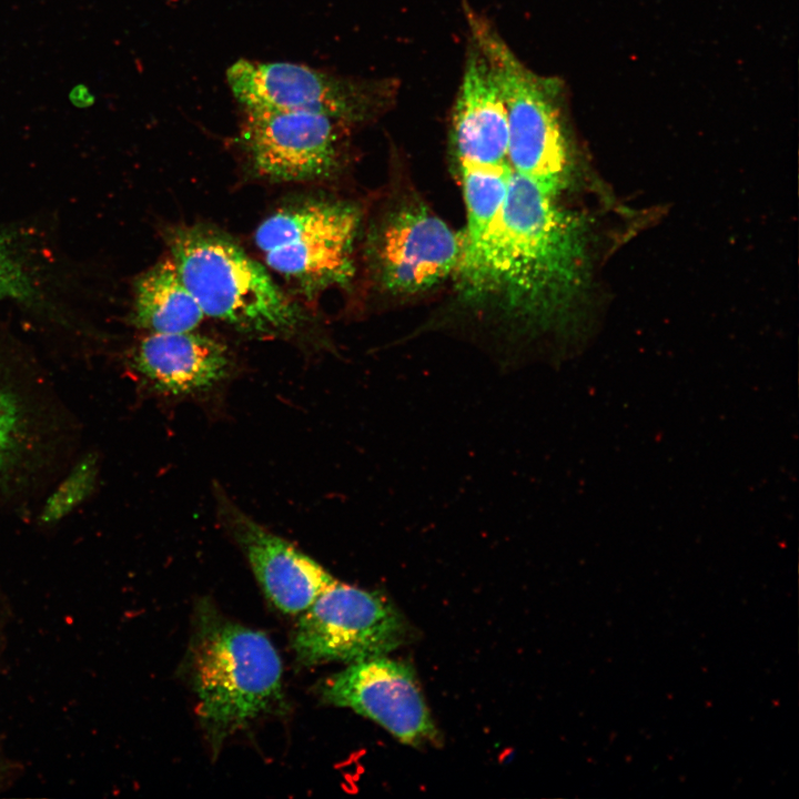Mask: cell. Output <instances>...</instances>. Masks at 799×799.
Instances as JSON below:
<instances>
[{"instance_id": "1", "label": "cell", "mask_w": 799, "mask_h": 799, "mask_svg": "<svg viewBox=\"0 0 799 799\" xmlns=\"http://www.w3.org/2000/svg\"><path fill=\"white\" fill-rule=\"evenodd\" d=\"M559 191L509 165L505 199L456 276L468 296H497L530 322L565 320L589 281L584 222L557 201Z\"/></svg>"}, {"instance_id": "2", "label": "cell", "mask_w": 799, "mask_h": 799, "mask_svg": "<svg viewBox=\"0 0 799 799\" xmlns=\"http://www.w3.org/2000/svg\"><path fill=\"white\" fill-rule=\"evenodd\" d=\"M184 668L214 755L283 702L282 661L270 638L232 621L206 599L196 605Z\"/></svg>"}, {"instance_id": "3", "label": "cell", "mask_w": 799, "mask_h": 799, "mask_svg": "<svg viewBox=\"0 0 799 799\" xmlns=\"http://www.w3.org/2000/svg\"><path fill=\"white\" fill-rule=\"evenodd\" d=\"M169 256L205 317L257 335L294 332L303 315L265 269L213 231L184 227L169 235Z\"/></svg>"}, {"instance_id": "4", "label": "cell", "mask_w": 799, "mask_h": 799, "mask_svg": "<svg viewBox=\"0 0 799 799\" xmlns=\"http://www.w3.org/2000/svg\"><path fill=\"white\" fill-rule=\"evenodd\" d=\"M357 226L358 214L352 206L309 201L267 216L254 242L273 271L311 295L350 280Z\"/></svg>"}, {"instance_id": "5", "label": "cell", "mask_w": 799, "mask_h": 799, "mask_svg": "<svg viewBox=\"0 0 799 799\" xmlns=\"http://www.w3.org/2000/svg\"><path fill=\"white\" fill-rule=\"evenodd\" d=\"M403 614L384 595L334 580L299 615L292 636L304 666L386 656L408 639Z\"/></svg>"}, {"instance_id": "6", "label": "cell", "mask_w": 799, "mask_h": 799, "mask_svg": "<svg viewBox=\"0 0 799 799\" xmlns=\"http://www.w3.org/2000/svg\"><path fill=\"white\" fill-rule=\"evenodd\" d=\"M227 82L245 111L286 110L323 113L346 124L376 115L391 104V80H357L290 62L240 60Z\"/></svg>"}, {"instance_id": "7", "label": "cell", "mask_w": 799, "mask_h": 799, "mask_svg": "<svg viewBox=\"0 0 799 799\" xmlns=\"http://www.w3.org/2000/svg\"><path fill=\"white\" fill-rule=\"evenodd\" d=\"M464 235L425 206L393 212L371 239V260L378 283L392 294L424 292L455 275Z\"/></svg>"}, {"instance_id": "8", "label": "cell", "mask_w": 799, "mask_h": 799, "mask_svg": "<svg viewBox=\"0 0 799 799\" xmlns=\"http://www.w3.org/2000/svg\"><path fill=\"white\" fill-rule=\"evenodd\" d=\"M320 692L327 704L350 708L377 722L405 745L421 747L439 740L408 664L386 656L353 663L326 678Z\"/></svg>"}, {"instance_id": "9", "label": "cell", "mask_w": 799, "mask_h": 799, "mask_svg": "<svg viewBox=\"0 0 799 799\" xmlns=\"http://www.w3.org/2000/svg\"><path fill=\"white\" fill-rule=\"evenodd\" d=\"M347 127L310 111H245L241 141L261 175L274 181H306L335 169Z\"/></svg>"}, {"instance_id": "10", "label": "cell", "mask_w": 799, "mask_h": 799, "mask_svg": "<svg viewBox=\"0 0 799 799\" xmlns=\"http://www.w3.org/2000/svg\"><path fill=\"white\" fill-rule=\"evenodd\" d=\"M218 508L263 593L280 611L299 616L335 580L318 563L260 525L222 493Z\"/></svg>"}, {"instance_id": "11", "label": "cell", "mask_w": 799, "mask_h": 799, "mask_svg": "<svg viewBox=\"0 0 799 799\" xmlns=\"http://www.w3.org/2000/svg\"><path fill=\"white\" fill-rule=\"evenodd\" d=\"M451 142L458 166L507 162V110L492 68L471 39L451 121Z\"/></svg>"}, {"instance_id": "12", "label": "cell", "mask_w": 799, "mask_h": 799, "mask_svg": "<svg viewBox=\"0 0 799 799\" xmlns=\"http://www.w3.org/2000/svg\"><path fill=\"white\" fill-rule=\"evenodd\" d=\"M133 366L158 392L188 396L225 380L231 357L221 342L194 331L149 332L134 348Z\"/></svg>"}, {"instance_id": "13", "label": "cell", "mask_w": 799, "mask_h": 799, "mask_svg": "<svg viewBox=\"0 0 799 799\" xmlns=\"http://www.w3.org/2000/svg\"><path fill=\"white\" fill-rule=\"evenodd\" d=\"M133 309L134 324L152 333L194 331L205 318L170 256L136 281Z\"/></svg>"}, {"instance_id": "14", "label": "cell", "mask_w": 799, "mask_h": 799, "mask_svg": "<svg viewBox=\"0 0 799 799\" xmlns=\"http://www.w3.org/2000/svg\"><path fill=\"white\" fill-rule=\"evenodd\" d=\"M40 293L9 234L0 231V300L34 304Z\"/></svg>"}, {"instance_id": "15", "label": "cell", "mask_w": 799, "mask_h": 799, "mask_svg": "<svg viewBox=\"0 0 799 799\" xmlns=\"http://www.w3.org/2000/svg\"><path fill=\"white\" fill-rule=\"evenodd\" d=\"M21 409L13 393L0 383V472L18 444Z\"/></svg>"}, {"instance_id": "16", "label": "cell", "mask_w": 799, "mask_h": 799, "mask_svg": "<svg viewBox=\"0 0 799 799\" xmlns=\"http://www.w3.org/2000/svg\"><path fill=\"white\" fill-rule=\"evenodd\" d=\"M69 97H70V101L72 102V104L78 108L91 107L95 101V98L91 93L89 88L83 84H78L77 87H74L71 90Z\"/></svg>"}]
</instances>
